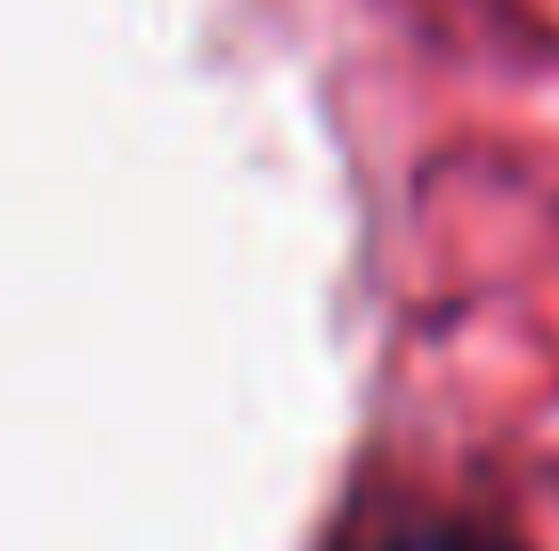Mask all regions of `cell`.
<instances>
[{
    "label": "cell",
    "mask_w": 559,
    "mask_h": 551,
    "mask_svg": "<svg viewBox=\"0 0 559 551\" xmlns=\"http://www.w3.org/2000/svg\"><path fill=\"white\" fill-rule=\"evenodd\" d=\"M397 551H478V543H454V536H406Z\"/></svg>",
    "instance_id": "obj_1"
}]
</instances>
